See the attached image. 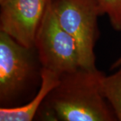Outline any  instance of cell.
Listing matches in <instances>:
<instances>
[{
	"label": "cell",
	"instance_id": "obj_2",
	"mask_svg": "<svg viewBox=\"0 0 121 121\" xmlns=\"http://www.w3.org/2000/svg\"><path fill=\"white\" fill-rule=\"evenodd\" d=\"M43 68L35 47H24L0 31L1 108L30 102L41 86Z\"/></svg>",
	"mask_w": 121,
	"mask_h": 121
},
{
	"label": "cell",
	"instance_id": "obj_8",
	"mask_svg": "<svg viewBox=\"0 0 121 121\" xmlns=\"http://www.w3.org/2000/svg\"><path fill=\"white\" fill-rule=\"evenodd\" d=\"M100 15L106 14L112 28L121 31V0H96Z\"/></svg>",
	"mask_w": 121,
	"mask_h": 121
},
{
	"label": "cell",
	"instance_id": "obj_4",
	"mask_svg": "<svg viewBox=\"0 0 121 121\" xmlns=\"http://www.w3.org/2000/svg\"><path fill=\"white\" fill-rule=\"evenodd\" d=\"M35 47L44 69L59 77L79 67L76 42L59 24L49 0L36 35Z\"/></svg>",
	"mask_w": 121,
	"mask_h": 121
},
{
	"label": "cell",
	"instance_id": "obj_3",
	"mask_svg": "<svg viewBox=\"0 0 121 121\" xmlns=\"http://www.w3.org/2000/svg\"><path fill=\"white\" fill-rule=\"evenodd\" d=\"M49 4L59 24L76 42L79 67L97 69L94 48L101 15L96 0H49Z\"/></svg>",
	"mask_w": 121,
	"mask_h": 121
},
{
	"label": "cell",
	"instance_id": "obj_6",
	"mask_svg": "<svg viewBox=\"0 0 121 121\" xmlns=\"http://www.w3.org/2000/svg\"><path fill=\"white\" fill-rule=\"evenodd\" d=\"M59 82V76L43 68L42 83L38 93L28 103L14 108H0L1 121H31L35 118L44 100Z\"/></svg>",
	"mask_w": 121,
	"mask_h": 121
},
{
	"label": "cell",
	"instance_id": "obj_5",
	"mask_svg": "<svg viewBox=\"0 0 121 121\" xmlns=\"http://www.w3.org/2000/svg\"><path fill=\"white\" fill-rule=\"evenodd\" d=\"M48 0H7L1 5L0 31L24 47H35Z\"/></svg>",
	"mask_w": 121,
	"mask_h": 121
},
{
	"label": "cell",
	"instance_id": "obj_10",
	"mask_svg": "<svg viewBox=\"0 0 121 121\" xmlns=\"http://www.w3.org/2000/svg\"><path fill=\"white\" fill-rule=\"evenodd\" d=\"M5 1H7V0H0V4H3V3H4V2H5Z\"/></svg>",
	"mask_w": 121,
	"mask_h": 121
},
{
	"label": "cell",
	"instance_id": "obj_7",
	"mask_svg": "<svg viewBox=\"0 0 121 121\" xmlns=\"http://www.w3.org/2000/svg\"><path fill=\"white\" fill-rule=\"evenodd\" d=\"M101 89L117 121H121V69L112 75H104L101 80Z\"/></svg>",
	"mask_w": 121,
	"mask_h": 121
},
{
	"label": "cell",
	"instance_id": "obj_9",
	"mask_svg": "<svg viewBox=\"0 0 121 121\" xmlns=\"http://www.w3.org/2000/svg\"><path fill=\"white\" fill-rule=\"evenodd\" d=\"M121 56L117 59L114 63H113L112 65V67H111V69H116V68H118V67H121Z\"/></svg>",
	"mask_w": 121,
	"mask_h": 121
},
{
	"label": "cell",
	"instance_id": "obj_1",
	"mask_svg": "<svg viewBox=\"0 0 121 121\" xmlns=\"http://www.w3.org/2000/svg\"><path fill=\"white\" fill-rule=\"evenodd\" d=\"M104 74L79 67L61 75L39 110L46 118L62 121H114L117 118L101 89Z\"/></svg>",
	"mask_w": 121,
	"mask_h": 121
}]
</instances>
